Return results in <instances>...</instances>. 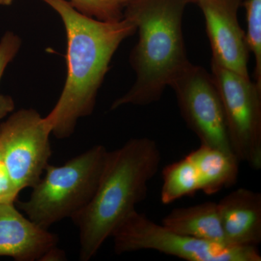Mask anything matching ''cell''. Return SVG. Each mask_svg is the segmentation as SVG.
Returning <instances> with one entry per match:
<instances>
[{
    "instance_id": "cell-1",
    "label": "cell",
    "mask_w": 261,
    "mask_h": 261,
    "mask_svg": "<svg viewBox=\"0 0 261 261\" xmlns=\"http://www.w3.org/2000/svg\"><path fill=\"white\" fill-rule=\"evenodd\" d=\"M61 16L67 36V77L58 102L44 117L58 139L69 137L81 118L95 107L113 56L137 31L130 20L104 21L78 11L66 0H41Z\"/></svg>"
},
{
    "instance_id": "cell-2",
    "label": "cell",
    "mask_w": 261,
    "mask_h": 261,
    "mask_svg": "<svg viewBox=\"0 0 261 261\" xmlns=\"http://www.w3.org/2000/svg\"><path fill=\"white\" fill-rule=\"evenodd\" d=\"M161 162L159 146L147 137L132 139L108 152L93 197L71 218L80 228L81 260H91L136 205L145 200L149 182Z\"/></svg>"
},
{
    "instance_id": "cell-3",
    "label": "cell",
    "mask_w": 261,
    "mask_h": 261,
    "mask_svg": "<svg viewBox=\"0 0 261 261\" xmlns=\"http://www.w3.org/2000/svg\"><path fill=\"white\" fill-rule=\"evenodd\" d=\"M197 0H130L123 18L139 31L130 56L136 81L111 110L126 105L147 106L161 99L163 91L190 64L182 20L187 5Z\"/></svg>"
},
{
    "instance_id": "cell-4",
    "label": "cell",
    "mask_w": 261,
    "mask_h": 261,
    "mask_svg": "<svg viewBox=\"0 0 261 261\" xmlns=\"http://www.w3.org/2000/svg\"><path fill=\"white\" fill-rule=\"evenodd\" d=\"M108 152L104 146L95 145L64 165H48L29 200L18 202V207L29 219L47 229L63 219H71L93 197Z\"/></svg>"
},
{
    "instance_id": "cell-5",
    "label": "cell",
    "mask_w": 261,
    "mask_h": 261,
    "mask_svg": "<svg viewBox=\"0 0 261 261\" xmlns=\"http://www.w3.org/2000/svg\"><path fill=\"white\" fill-rule=\"evenodd\" d=\"M116 254L154 250L188 261H261L255 246H233L173 232L134 211L113 232Z\"/></svg>"
},
{
    "instance_id": "cell-6",
    "label": "cell",
    "mask_w": 261,
    "mask_h": 261,
    "mask_svg": "<svg viewBox=\"0 0 261 261\" xmlns=\"http://www.w3.org/2000/svg\"><path fill=\"white\" fill-rule=\"evenodd\" d=\"M212 76L224 108L228 137L238 161L261 168V88L250 78L211 60Z\"/></svg>"
},
{
    "instance_id": "cell-7",
    "label": "cell",
    "mask_w": 261,
    "mask_h": 261,
    "mask_svg": "<svg viewBox=\"0 0 261 261\" xmlns=\"http://www.w3.org/2000/svg\"><path fill=\"white\" fill-rule=\"evenodd\" d=\"M51 128L37 111L21 109L0 124V160L19 191L42 178L51 154Z\"/></svg>"
},
{
    "instance_id": "cell-8",
    "label": "cell",
    "mask_w": 261,
    "mask_h": 261,
    "mask_svg": "<svg viewBox=\"0 0 261 261\" xmlns=\"http://www.w3.org/2000/svg\"><path fill=\"white\" fill-rule=\"evenodd\" d=\"M170 87L176 93L181 116L201 145L233 154L224 108L212 75L190 63Z\"/></svg>"
},
{
    "instance_id": "cell-9",
    "label": "cell",
    "mask_w": 261,
    "mask_h": 261,
    "mask_svg": "<svg viewBox=\"0 0 261 261\" xmlns=\"http://www.w3.org/2000/svg\"><path fill=\"white\" fill-rule=\"evenodd\" d=\"M205 18L212 60L246 78L249 50L246 35L238 22L242 0H197Z\"/></svg>"
},
{
    "instance_id": "cell-10",
    "label": "cell",
    "mask_w": 261,
    "mask_h": 261,
    "mask_svg": "<svg viewBox=\"0 0 261 261\" xmlns=\"http://www.w3.org/2000/svg\"><path fill=\"white\" fill-rule=\"evenodd\" d=\"M15 202H0V256L18 261L59 260L58 238L19 212Z\"/></svg>"
},
{
    "instance_id": "cell-11",
    "label": "cell",
    "mask_w": 261,
    "mask_h": 261,
    "mask_svg": "<svg viewBox=\"0 0 261 261\" xmlns=\"http://www.w3.org/2000/svg\"><path fill=\"white\" fill-rule=\"evenodd\" d=\"M218 203L225 243L255 246L261 243V194L239 188Z\"/></svg>"
},
{
    "instance_id": "cell-12",
    "label": "cell",
    "mask_w": 261,
    "mask_h": 261,
    "mask_svg": "<svg viewBox=\"0 0 261 261\" xmlns=\"http://www.w3.org/2000/svg\"><path fill=\"white\" fill-rule=\"evenodd\" d=\"M161 224L185 236L226 244L217 202H207L173 209L163 218Z\"/></svg>"
},
{
    "instance_id": "cell-13",
    "label": "cell",
    "mask_w": 261,
    "mask_h": 261,
    "mask_svg": "<svg viewBox=\"0 0 261 261\" xmlns=\"http://www.w3.org/2000/svg\"><path fill=\"white\" fill-rule=\"evenodd\" d=\"M198 175L200 191L214 195L236 184L240 161L233 154L201 145L187 154Z\"/></svg>"
},
{
    "instance_id": "cell-14",
    "label": "cell",
    "mask_w": 261,
    "mask_h": 261,
    "mask_svg": "<svg viewBox=\"0 0 261 261\" xmlns=\"http://www.w3.org/2000/svg\"><path fill=\"white\" fill-rule=\"evenodd\" d=\"M161 200L164 205L200 191L198 175L188 155L168 165L163 170Z\"/></svg>"
},
{
    "instance_id": "cell-15",
    "label": "cell",
    "mask_w": 261,
    "mask_h": 261,
    "mask_svg": "<svg viewBox=\"0 0 261 261\" xmlns=\"http://www.w3.org/2000/svg\"><path fill=\"white\" fill-rule=\"evenodd\" d=\"M247 32L246 40L249 50L255 59V83L261 88V0H246Z\"/></svg>"
},
{
    "instance_id": "cell-16",
    "label": "cell",
    "mask_w": 261,
    "mask_h": 261,
    "mask_svg": "<svg viewBox=\"0 0 261 261\" xmlns=\"http://www.w3.org/2000/svg\"><path fill=\"white\" fill-rule=\"evenodd\" d=\"M21 41L18 35L7 32L0 41V81L8 64L14 59L20 49ZM14 101L10 96L0 94V119L14 110Z\"/></svg>"
},
{
    "instance_id": "cell-17",
    "label": "cell",
    "mask_w": 261,
    "mask_h": 261,
    "mask_svg": "<svg viewBox=\"0 0 261 261\" xmlns=\"http://www.w3.org/2000/svg\"><path fill=\"white\" fill-rule=\"evenodd\" d=\"M80 13L104 21H118L123 18L122 7L117 0H70Z\"/></svg>"
},
{
    "instance_id": "cell-18",
    "label": "cell",
    "mask_w": 261,
    "mask_h": 261,
    "mask_svg": "<svg viewBox=\"0 0 261 261\" xmlns=\"http://www.w3.org/2000/svg\"><path fill=\"white\" fill-rule=\"evenodd\" d=\"M20 191L0 160V202H15Z\"/></svg>"
},
{
    "instance_id": "cell-19",
    "label": "cell",
    "mask_w": 261,
    "mask_h": 261,
    "mask_svg": "<svg viewBox=\"0 0 261 261\" xmlns=\"http://www.w3.org/2000/svg\"><path fill=\"white\" fill-rule=\"evenodd\" d=\"M14 0H0V5H5V6H8L13 3Z\"/></svg>"
},
{
    "instance_id": "cell-20",
    "label": "cell",
    "mask_w": 261,
    "mask_h": 261,
    "mask_svg": "<svg viewBox=\"0 0 261 261\" xmlns=\"http://www.w3.org/2000/svg\"><path fill=\"white\" fill-rule=\"evenodd\" d=\"M129 1H130V0H117V2H118L121 6L126 5Z\"/></svg>"
}]
</instances>
